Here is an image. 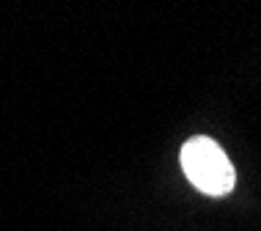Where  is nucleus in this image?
<instances>
[{
	"label": "nucleus",
	"instance_id": "nucleus-1",
	"mask_svg": "<svg viewBox=\"0 0 261 231\" xmlns=\"http://www.w3.org/2000/svg\"><path fill=\"white\" fill-rule=\"evenodd\" d=\"M179 160H181V171H185L187 182L203 195L223 198V195L234 190L237 171L231 165L228 154L223 151V146H217V141H212L206 135L190 138L181 146Z\"/></svg>",
	"mask_w": 261,
	"mask_h": 231
}]
</instances>
